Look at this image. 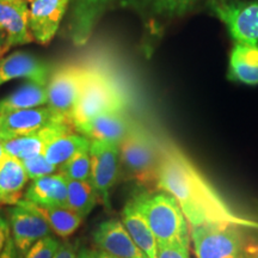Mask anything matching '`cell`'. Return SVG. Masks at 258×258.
<instances>
[{"label": "cell", "mask_w": 258, "mask_h": 258, "mask_svg": "<svg viewBox=\"0 0 258 258\" xmlns=\"http://www.w3.org/2000/svg\"><path fill=\"white\" fill-rule=\"evenodd\" d=\"M156 185L176 200L190 227L230 225L258 230V221L237 214L175 145L161 147Z\"/></svg>", "instance_id": "6da1fadb"}, {"label": "cell", "mask_w": 258, "mask_h": 258, "mask_svg": "<svg viewBox=\"0 0 258 258\" xmlns=\"http://www.w3.org/2000/svg\"><path fill=\"white\" fill-rule=\"evenodd\" d=\"M147 221L158 244L190 247V226L179 205L165 191H141L131 200Z\"/></svg>", "instance_id": "7a4b0ae2"}, {"label": "cell", "mask_w": 258, "mask_h": 258, "mask_svg": "<svg viewBox=\"0 0 258 258\" xmlns=\"http://www.w3.org/2000/svg\"><path fill=\"white\" fill-rule=\"evenodd\" d=\"M125 98L118 86L101 71L89 69L79 101L71 114L74 129L95 116L108 111H124Z\"/></svg>", "instance_id": "3957f363"}, {"label": "cell", "mask_w": 258, "mask_h": 258, "mask_svg": "<svg viewBox=\"0 0 258 258\" xmlns=\"http://www.w3.org/2000/svg\"><path fill=\"white\" fill-rule=\"evenodd\" d=\"M161 147L146 129L134 124L120 145L121 169L141 185L156 183Z\"/></svg>", "instance_id": "277c9868"}, {"label": "cell", "mask_w": 258, "mask_h": 258, "mask_svg": "<svg viewBox=\"0 0 258 258\" xmlns=\"http://www.w3.org/2000/svg\"><path fill=\"white\" fill-rule=\"evenodd\" d=\"M207 9L234 42L258 44V0H207Z\"/></svg>", "instance_id": "5b68a950"}, {"label": "cell", "mask_w": 258, "mask_h": 258, "mask_svg": "<svg viewBox=\"0 0 258 258\" xmlns=\"http://www.w3.org/2000/svg\"><path fill=\"white\" fill-rule=\"evenodd\" d=\"M239 227L205 225L190 227V239L196 258H247Z\"/></svg>", "instance_id": "8992f818"}, {"label": "cell", "mask_w": 258, "mask_h": 258, "mask_svg": "<svg viewBox=\"0 0 258 258\" xmlns=\"http://www.w3.org/2000/svg\"><path fill=\"white\" fill-rule=\"evenodd\" d=\"M201 0H124L122 5L140 16L152 46L173 21L184 17Z\"/></svg>", "instance_id": "52a82bcc"}, {"label": "cell", "mask_w": 258, "mask_h": 258, "mask_svg": "<svg viewBox=\"0 0 258 258\" xmlns=\"http://www.w3.org/2000/svg\"><path fill=\"white\" fill-rule=\"evenodd\" d=\"M88 71L89 69L85 67L64 66L57 70L48 80L47 104L51 110L69 122L82 95Z\"/></svg>", "instance_id": "ba28073f"}, {"label": "cell", "mask_w": 258, "mask_h": 258, "mask_svg": "<svg viewBox=\"0 0 258 258\" xmlns=\"http://www.w3.org/2000/svg\"><path fill=\"white\" fill-rule=\"evenodd\" d=\"M91 178L93 188L102 201L109 207L110 190L117 180L121 171L120 146L114 144L90 140Z\"/></svg>", "instance_id": "9c48e42d"}, {"label": "cell", "mask_w": 258, "mask_h": 258, "mask_svg": "<svg viewBox=\"0 0 258 258\" xmlns=\"http://www.w3.org/2000/svg\"><path fill=\"white\" fill-rule=\"evenodd\" d=\"M9 221L12 231V239L21 253L28 250L42 238L50 235V227L41 214L34 211L25 199H21L9 209Z\"/></svg>", "instance_id": "30bf717a"}, {"label": "cell", "mask_w": 258, "mask_h": 258, "mask_svg": "<svg viewBox=\"0 0 258 258\" xmlns=\"http://www.w3.org/2000/svg\"><path fill=\"white\" fill-rule=\"evenodd\" d=\"M28 15V0H0V60L11 47L34 41Z\"/></svg>", "instance_id": "8fae6325"}, {"label": "cell", "mask_w": 258, "mask_h": 258, "mask_svg": "<svg viewBox=\"0 0 258 258\" xmlns=\"http://www.w3.org/2000/svg\"><path fill=\"white\" fill-rule=\"evenodd\" d=\"M43 156L50 164L61 166L79 150L90 146V139L79 134L70 122H55L43 128Z\"/></svg>", "instance_id": "7c38bea8"}, {"label": "cell", "mask_w": 258, "mask_h": 258, "mask_svg": "<svg viewBox=\"0 0 258 258\" xmlns=\"http://www.w3.org/2000/svg\"><path fill=\"white\" fill-rule=\"evenodd\" d=\"M55 122H69L54 112L49 106L25 109L0 115V141L24 137L47 127Z\"/></svg>", "instance_id": "4fadbf2b"}, {"label": "cell", "mask_w": 258, "mask_h": 258, "mask_svg": "<svg viewBox=\"0 0 258 258\" xmlns=\"http://www.w3.org/2000/svg\"><path fill=\"white\" fill-rule=\"evenodd\" d=\"M72 0H28L29 29L34 41L47 44L55 36Z\"/></svg>", "instance_id": "5bb4252c"}, {"label": "cell", "mask_w": 258, "mask_h": 258, "mask_svg": "<svg viewBox=\"0 0 258 258\" xmlns=\"http://www.w3.org/2000/svg\"><path fill=\"white\" fill-rule=\"evenodd\" d=\"M93 241L101 251L111 257L147 258L117 219H109L97 226L93 232Z\"/></svg>", "instance_id": "9a60e30c"}, {"label": "cell", "mask_w": 258, "mask_h": 258, "mask_svg": "<svg viewBox=\"0 0 258 258\" xmlns=\"http://www.w3.org/2000/svg\"><path fill=\"white\" fill-rule=\"evenodd\" d=\"M134 124L124 111H108L95 116L77 127L76 131L90 140H98L120 146Z\"/></svg>", "instance_id": "2e32d148"}, {"label": "cell", "mask_w": 258, "mask_h": 258, "mask_svg": "<svg viewBox=\"0 0 258 258\" xmlns=\"http://www.w3.org/2000/svg\"><path fill=\"white\" fill-rule=\"evenodd\" d=\"M115 0H72L70 37L77 46L89 41L93 29Z\"/></svg>", "instance_id": "e0dca14e"}, {"label": "cell", "mask_w": 258, "mask_h": 258, "mask_svg": "<svg viewBox=\"0 0 258 258\" xmlns=\"http://www.w3.org/2000/svg\"><path fill=\"white\" fill-rule=\"evenodd\" d=\"M17 78L47 85L50 78V66L46 61L24 51H18L0 60V85Z\"/></svg>", "instance_id": "ac0fdd59"}, {"label": "cell", "mask_w": 258, "mask_h": 258, "mask_svg": "<svg viewBox=\"0 0 258 258\" xmlns=\"http://www.w3.org/2000/svg\"><path fill=\"white\" fill-rule=\"evenodd\" d=\"M67 182L60 172L34 179L24 194V199L44 207H67Z\"/></svg>", "instance_id": "d6986e66"}, {"label": "cell", "mask_w": 258, "mask_h": 258, "mask_svg": "<svg viewBox=\"0 0 258 258\" xmlns=\"http://www.w3.org/2000/svg\"><path fill=\"white\" fill-rule=\"evenodd\" d=\"M228 79L244 85H258V44L234 42L228 59Z\"/></svg>", "instance_id": "ffe728a7"}, {"label": "cell", "mask_w": 258, "mask_h": 258, "mask_svg": "<svg viewBox=\"0 0 258 258\" xmlns=\"http://www.w3.org/2000/svg\"><path fill=\"white\" fill-rule=\"evenodd\" d=\"M28 178L22 161L6 154L0 160V205H17Z\"/></svg>", "instance_id": "44dd1931"}, {"label": "cell", "mask_w": 258, "mask_h": 258, "mask_svg": "<svg viewBox=\"0 0 258 258\" xmlns=\"http://www.w3.org/2000/svg\"><path fill=\"white\" fill-rule=\"evenodd\" d=\"M122 224L137 246L146 254L147 258H157L158 241L147 221L135 208L132 201L127 202L122 212Z\"/></svg>", "instance_id": "7402d4cb"}, {"label": "cell", "mask_w": 258, "mask_h": 258, "mask_svg": "<svg viewBox=\"0 0 258 258\" xmlns=\"http://www.w3.org/2000/svg\"><path fill=\"white\" fill-rule=\"evenodd\" d=\"M47 85L35 82H29L0 99V115L9 112L25 110V109L40 108L47 104Z\"/></svg>", "instance_id": "603a6c76"}, {"label": "cell", "mask_w": 258, "mask_h": 258, "mask_svg": "<svg viewBox=\"0 0 258 258\" xmlns=\"http://www.w3.org/2000/svg\"><path fill=\"white\" fill-rule=\"evenodd\" d=\"M28 201V200H27ZM29 206L36 211L48 222L50 230L60 238H69L82 225L83 219L69 207H44L28 201Z\"/></svg>", "instance_id": "cb8c5ba5"}, {"label": "cell", "mask_w": 258, "mask_h": 258, "mask_svg": "<svg viewBox=\"0 0 258 258\" xmlns=\"http://www.w3.org/2000/svg\"><path fill=\"white\" fill-rule=\"evenodd\" d=\"M67 207L79 214L82 218H86L91 213L97 203L96 189L90 180H71L67 182Z\"/></svg>", "instance_id": "d4e9b609"}, {"label": "cell", "mask_w": 258, "mask_h": 258, "mask_svg": "<svg viewBox=\"0 0 258 258\" xmlns=\"http://www.w3.org/2000/svg\"><path fill=\"white\" fill-rule=\"evenodd\" d=\"M3 148L5 153L23 161L29 158L43 154L44 148V133L43 128L41 131L24 137H19L12 140L3 143Z\"/></svg>", "instance_id": "484cf974"}, {"label": "cell", "mask_w": 258, "mask_h": 258, "mask_svg": "<svg viewBox=\"0 0 258 258\" xmlns=\"http://www.w3.org/2000/svg\"><path fill=\"white\" fill-rule=\"evenodd\" d=\"M59 171L71 180H90L91 178V157H90V146L79 150L73 154L63 165L59 167Z\"/></svg>", "instance_id": "4316f807"}, {"label": "cell", "mask_w": 258, "mask_h": 258, "mask_svg": "<svg viewBox=\"0 0 258 258\" xmlns=\"http://www.w3.org/2000/svg\"><path fill=\"white\" fill-rule=\"evenodd\" d=\"M22 164H23L28 177L32 180L41 178V177L44 176L53 175V173H55L59 170V166L50 164L43 154L25 159L22 161Z\"/></svg>", "instance_id": "83f0119b"}, {"label": "cell", "mask_w": 258, "mask_h": 258, "mask_svg": "<svg viewBox=\"0 0 258 258\" xmlns=\"http://www.w3.org/2000/svg\"><path fill=\"white\" fill-rule=\"evenodd\" d=\"M60 245L61 243L56 238L47 235L32 245L25 253L24 258H53Z\"/></svg>", "instance_id": "f1b7e54d"}, {"label": "cell", "mask_w": 258, "mask_h": 258, "mask_svg": "<svg viewBox=\"0 0 258 258\" xmlns=\"http://www.w3.org/2000/svg\"><path fill=\"white\" fill-rule=\"evenodd\" d=\"M157 258H190L189 247L179 244H158Z\"/></svg>", "instance_id": "f546056e"}, {"label": "cell", "mask_w": 258, "mask_h": 258, "mask_svg": "<svg viewBox=\"0 0 258 258\" xmlns=\"http://www.w3.org/2000/svg\"><path fill=\"white\" fill-rule=\"evenodd\" d=\"M10 231H11L10 221L4 217L3 213H0V253L3 252L6 243L10 239Z\"/></svg>", "instance_id": "4dcf8cb0"}, {"label": "cell", "mask_w": 258, "mask_h": 258, "mask_svg": "<svg viewBox=\"0 0 258 258\" xmlns=\"http://www.w3.org/2000/svg\"><path fill=\"white\" fill-rule=\"evenodd\" d=\"M53 258H77V246L72 243H62Z\"/></svg>", "instance_id": "1f68e13d"}, {"label": "cell", "mask_w": 258, "mask_h": 258, "mask_svg": "<svg viewBox=\"0 0 258 258\" xmlns=\"http://www.w3.org/2000/svg\"><path fill=\"white\" fill-rule=\"evenodd\" d=\"M0 258H22L21 251L17 249V246L15 245V241L10 237V239L6 243L4 250L0 253Z\"/></svg>", "instance_id": "d6a6232c"}, {"label": "cell", "mask_w": 258, "mask_h": 258, "mask_svg": "<svg viewBox=\"0 0 258 258\" xmlns=\"http://www.w3.org/2000/svg\"><path fill=\"white\" fill-rule=\"evenodd\" d=\"M77 258H108V256L101 250H91L88 249V247H84L77 254Z\"/></svg>", "instance_id": "836d02e7"}, {"label": "cell", "mask_w": 258, "mask_h": 258, "mask_svg": "<svg viewBox=\"0 0 258 258\" xmlns=\"http://www.w3.org/2000/svg\"><path fill=\"white\" fill-rule=\"evenodd\" d=\"M5 156H6V153H5L4 148H3V143H2V141H0V160H2Z\"/></svg>", "instance_id": "e575fe53"}, {"label": "cell", "mask_w": 258, "mask_h": 258, "mask_svg": "<svg viewBox=\"0 0 258 258\" xmlns=\"http://www.w3.org/2000/svg\"><path fill=\"white\" fill-rule=\"evenodd\" d=\"M106 256H108V258H115V257H111V256H109L108 253H106Z\"/></svg>", "instance_id": "d590c367"}, {"label": "cell", "mask_w": 258, "mask_h": 258, "mask_svg": "<svg viewBox=\"0 0 258 258\" xmlns=\"http://www.w3.org/2000/svg\"><path fill=\"white\" fill-rule=\"evenodd\" d=\"M257 258H258V257H257Z\"/></svg>", "instance_id": "8d00e7d4"}]
</instances>
